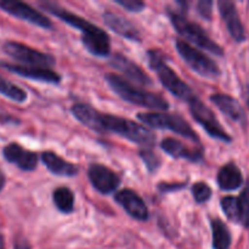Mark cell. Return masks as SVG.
Instances as JSON below:
<instances>
[{
	"label": "cell",
	"mask_w": 249,
	"mask_h": 249,
	"mask_svg": "<svg viewBox=\"0 0 249 249\" xmlns=\"http://www.w3.org/2000/svg\"><path fill=\"white\" fill-rule=\"evenodd\" d=\"M71 111L77 121L97 133H114L131 142L139 143L145 147H151L155 143V134L148 128L130 119L101 113L85 104L74 105Z\"/></svg>",
	"instance_id": "6da1fadb"
},
{
	"label": "cell",
	"mask_w": 249,
	"mask_h": 249,
	"mask_svg": "<svg viewBox=\"0 0 249 249\" xmlns=\"http://www.w3.org/2000/svg\"><path fill=\"white\" fill-rule=\"evenodd\" d=\"M40 6L49 14L58 17L61 21L79 29L82 32V43L84 48L89 51L91 55L97 57H107L111 53V40L109 36L101 29L100 27L95 26L91 22L87 21L83 17L68 11L65 7L60 6L55 2H40Z\"/></svg>",
	"instance_id": "7a4b0ae2"
},
{
	"label": "cell",
	"mask_w": 249,
	"mask_h": 249,
	"mask_svg": "<svg viewBox=\"0 0 249 249\" xmlns=\"http://www.w3.org/2000/svg\"><path fill=\"white\" fill-rule=\"evenodd\" d=\"M105 79L112 88V90L124 101L160 112H164L169 108L168 101L163 99L160 95L147 91V90L139 89L133 83L128 82L119 75L113 74V73H107L105 75Z\"/></svg>",
	"instance_id": "3957f363"
},
{
	"label": "cell",
	"mask_w": 249,
	"mask_h": 249,
	"mask_svg": "<svg viewBox=\"0 0 249 249\" xmlns=\"http://www.w3.org/2000/svg\"><path fill=\"white\" fill-rule=\"evenodd\" d=\"M168 15H169L170 22H172V24L174 26L175 31H177L182 38L186 39L190 43L195 44V45L198 46V48L203 49V50L209 51V53H212L213 55H225L224 49L221 48L218 43H215L199 24L189 21V19L186 18V16L184 15V12L175 11V10H168ZM184 39H182V40H184Z\"/></svg>",
	"instance_id": "277c9868"
},
{
	"label": "cell",
	"mask_w": 249,
	"mask_h": 249,
	"mask_svg": "<svg viewBox=\"0 0 249 249\" xmlns=\"http://www.w3.org/2000/svg\"><path fill=\"white\" fill-rule=\"evenodd\" d=\"M148 66L157 73L158 79L163 87L177 96L178 99L189 102L195 96L191 88L180 79L179 75L167 65V58L160 50H150L147 53Z\"/></svg>",
	"instance_id": "5b68a950"
},
{
	"label": "cell",
	"mask_w": 249,
	"mask_h": 249,
	"mask_svg": "<svg viewBox=\"0 0 249 249\" xmlns=\"http://www.w3.org/2000/svg\"><path fill=\"white\" fill-rule=\"evenodd\" d=\"M138 119L150 128L170 130L192 142L198 145L201 143L196 131L182 117L178 114H169L165 112H145V113H138Z\"/></svg>",
	"instance_id": "8992f818"
},
{
	"label": "cell",
	"mask_w": 249,
	"mask_h": 249,
	"mask_svg": "<svg viewBox=\"0 0 249 249\" xmlns=\"http://www.w3.org/2000/svg\"><path fill=\"white\" fill-rule=\"evenodd\" d=\"M175 49L186 65L201 77L208 79H216L220 77L221 71L218 63L202 53L199 49H196L182 39L175 40Z\"/></svg>",
	"instance_id": "52a82bcc"
},
{
	"label": "cell",
	"mask_w": 249,
	"mask_h": 249,
	"mask_svg": "<svg viewBox=\"0 0 249 249\" xmlns=\"http://www.w3.org/2000/svg\"><path fill=\"white\" fill-rule=\"evenodd\" d=\"M189 106L190 112H191L195 121H196L199 125H202V128L206 130V133L208 134L211 138L216 139V140L219 141H223V142L225 143L232 142V138H231L230 134L223 128V125H221L220 122L218 121V118H216V116L214 114V112L212 111L203 101H201L196 95L189 101Z\"/></svg>",
	"instance_id": "ba28073f"
},
{
	"label": "cell",
	"mask_w": 249,
	"mask_h": 249,
	"mask_svg": "<svg viewBox=\"0 0 249 249\" xmlns=\"http://www.w3.org/2000/svg\"><path fill=\"white\" fill-rule=\"evenodd\" d=\"M4 51L16 61L23 63V66H32V67L49 68L53 67L56 63L55 57L49 53L34 50L31 46L17 41H6L4 44Z\"/></svg>",
	"instance_id": "9c48e42d"
},
{
	"label": "cell",
	"mask_w": 249,
	"mask_h": 249,
	"mask_svg": "<svg viewBox=\"0 0 249 249\" xmlns=\"http://www.w3.org/2000/svg\"><path fill=\"white\" fill-rule=\"evenodd\" d=\"M0 9L11 16L29 22L40 28L51 29L53 27V22L45 15H43L34 7L29 6L26 2L15 1V0H0Z\"/></svg>",
	"instance_id": "30bf717a"
},
{
	"label": "cell",
	"mask_w": 249,
	"mask_h": 249,
	"mask_svg": "<svg viewBox=\"0 0 249 249\" xmlns=\"http://www.w3.org/2000/svg\"><path fill=\"white\" fill-rule=\"evenodd\" d=\"M88 177L92 186L102 195H109L121 185V178L106 165L92 164L88 170Z\"/></svg>",
	"instance_id": "8fae6325"
},
{
	"label": "cell",
	"mask_w": 249,
	"mask_h": 249,
	"mask_svg": "<svg viewBox=\"0 0 249 249\" xmlns=\"http://www.w3.org/2000/svg\"><path fill=\"white\" fill-rule=\"evenodd\" d=\"M218 7L221 18H223L224 23L228 28L229 34L232 36L233 40L236 43L246 41V39H247L246 29L242 21H241L240 14H238L235 2L230 1V0H220V1H218Z\"/></svg>",
	"instance_id": "7c38bea8"
},
{
	"label": "cell",
	"mask_w": 249,
	"mask_h": 249,
	"mask_svg": "<svg viewBox=\"0 0 249 249\" xmlns=\"http://www.w3.org/2000/svg\"><path fill=\"white\" fill-rule=\"evenodd\" d=\"M109 65L114 70L121 72L125 77L124 79L128 80V82L136 83V84L142 85V87H151L153 84L152 79L148 77V74H146L135 62L129 60L126 56L122 55V53L112 55L109 58Z\"/></svg>",
	"instance_id": "4fadbf2b"
},
{
	"label": "cell",
	"mask_w": 249,
	"mask_h": 249,
	"mask_svg": "<svg viewBox=\"0 0 249 249\" xmlns=\"http://www.w3.org/2000/svg\"><path fill=\"white\" fill-rule=\"evenodd\" d=\"M117 203L126 212L128 215L138 221H146L150 216L148 208L143 199L133 190H122L114 196Z\"/></svg>",
	"instance_id": "5bb4252c"
},
{
	"label": "cell",
	"mask_w": 249,
	"mask_h": 249,
	"mask_svg": "<svg viewBox=\"0 0 249 249\" xmlns=\"http://www.w3.org/2000/svg\"><path fill=\"white\" fill-rule=\"evenodd\" d=\"M0 67L14 74L21 75L28 79L38 80L41 83H49V84H58L61 82V75L56 73L55 71L50 68H40V67H32V66L23 65H14V63L0 62Z\"/></svg>",
	"instance_id": "9a60e30c"
},
{
	"label": "cell",
	"mask_w": 249,
	"mask_h": 249,
	"mask_svg": "<svg viewBox=\"0 0 249 249\" xmlns=\"http://www.w3.org/2000/svg\"><path fill=\"white\" fill-rule=\"evenodd\" d=\"M211 101L232 122L240 124L243 128L248 125V117L246 109L243 108L237 99L228 94H213L211 96Z\"/></svg>",
	"instance_id": "2e32d148"
},
{
	"label": "cell",
	"mask_w": 249,
	"mask_h": 249,
	"mask_svg": "<svg viewBox=\"0 0 249 249\" xmlns=\"http://www.w3.org/2000/svg\"><path fill=\"white\" fill-rule=\"evenodd\" d=\"M5 160L16 165L24 172H32L38 165V155L33 151L26 150L18 143H9L2 150Z\"/></svg>",
	"instance_id": "e0dca14e"
},
{
	"label": "cell",
	"mask_w": 249,
	"mask_h": 249,
	"mask_svg": "<svg viewBox=\"0 0 249 249\" xmlns=\"http://www.w3.org/2000/svg\"><path fill=\"white\" fill-rule=\"evenodd\" d=\"M160 147L165 153L173 158H181V160H190V162H201L203 160V148L201 147H187L185 143L177 139L167 138L160 142Z\"/></svg>",
	"instance_id": "ac0fdd59"
},
{
	"label": "cell",
	"mask_w": 249,
	"mask_h": 249,
	"mask_svg": "<svg viewBox=\"0 0 249 249\" xmlns=\"http://www.w3.org/2000/svg\"><path fill=\"white\" fill-rule=\"evenodd\" d=\"M104 21L106 26L118 36H123L128 40L136 41V43L141 41L140 32L136 29V27L130 21H128L124 17L119 16V15L114 14L112 11H106L104 14Z\"/></svg>",
	"instance_id": "d6986e66"
},
{
	"label": "cell",
	"mask_w": 249,
	"mask_h": 249,
	"mask_svg": "<svg viewBox=\"0 0 249 249\" xmlns=\"http://www.w3.org/2000/svg\"><path fill=\"white\" fill-rule=\"evenodd\" d=\"M216 182L223 191H235L245 184L242 172L235 163H228L219 169L216 175Z\"/></svg>",
	"instance_id": "ffe728a7"
},
{
	"label": "cell",
	"mask_w": 249,
	"mask_h": 249,
	"mask_svg": "<svg viewBox=\"0 0 249 249\" xmlns=\"http://www.w3.org/2000/svg\"><path fill=\"white\" fill-rule=\"evenodd\" d=\"M41 160L45 164V167L48 168L49 172L53 173L56 177L72 178L75 177L79 172L77 165L67 162V160L61 158L56 153L51 152V151H46V152L41 153Z\"/></svg>",
	"instance_id": "44dd1931"
},
{
	"label": "cell",
	"mask_w": 249,
	"mask_h": 249,
	"mask_svg": "<svg viewBox=\"0 0 249 249\" xmlns=\"http://www.w3.org/2000/svg\"><path fill=\"white\" fill-rule=\"evenodd\" d=\"M212 233H213V249H230L232 236L228 225L221 219H212Z\"/></svg>",
	"instance_id": "7402d4cb"
},
{
	"label": "cell",
	"mask_w": 249,
	"mask_h": 249,
	"mask_svg": "<svg viewBox=\"0 0 249 249\" xmlns=\"http://www.w3.org/2000/svg\"><path fill=\"white\" fill-rule=\"evenodd\" d=\"M53 199L55 207L63 214H71L74 211V194L68 187H58L53 191Z\"/></svg>",
	"instance_id": "603a6c76"
},
{
	"label": "cell",
	"mask_w": 249,
	"mask_h": 249,
	"mask_svg": "<svg viewBox=\"0 0 249 249\" xmlns=\"http://www.w3.org/2000/svg\"><path fill=\"white\" fill-rule=\"evenodd\" d=\"M0 94L4 95L7 99L12 100V101L18 102V104L27 101V92L19 87L15 85L14 83L4 79L1 75H0Z\"/></svg>",
	"instance_id": "cb8c5ba5"
},
{
	"label": "cell",
	"mask_w": 249,
	"mask_h": 249,
	"mask_svg": "<svg viewBox=\"0 0 249 249\" xmlns=\"http://www.w3.org/2000/svg\"><path fill=\"white\" fill-rule=\"evenodd\" d=\"M224 214L230 221L241 225V207L237 197L226 196L220 202Z\"/></svg>",
	"instance_id": "d4e9b609"
},
{
	"label": "cell",
	"mask_w": 249,
	"mask_h": 249,
	"mask_svg": "<svg viewBox=\"0 0 249 249\" xmlns=\"http://www.w3.org/2000/svg\"><path fill=\"white\" fill-rule=\"evenodd\" d=\"M241 207V225L249 228V179L246 181L245 189L237 197Z\"/></svg>",
	"instance_id": "484cf974"
},
{
	"label": "cell",
	"mask_w": 249,
	"mask_h": 249,
	"mask_svg": "<svg viewBox=\"0 0 249 249\" xmlns=\"http://www.w3.org/2000/svg\"><path fill=\"white\" fill-rule=\"evenodd\" d=\"M140 158L150 173H155L160 167V158L150 147H145L140 151Z\"/></svg>",
	"instance_id": "4316f807"
},
{
	"label": "cell",
	"mask_w": 249,
	"mask_h": 249,
	"mask_svg": "<svg viewBox=\"0 0 249 249\" xmlns=\"http://www.w3.org/2000/svg\"><path fill=\"white\" fill-rule=\"evenodd\" d=\"M212 194H213V191L206 182H196L192 186V195H194L195 201L199 204L208 202L212 198Z\"/></svg>",
	"instance_id": "83f0119b"
},
{
	"label": "cell",
	"mask_w": 249,
	"mask_h": 249,
	"mask_svg": "<svg viewBox=\"0 0 249 249\" xmlns=\"http://www.w3.org/2000/svg\"><path fill=\"white\" fill-rule=\"evenodd\" d=\"M116 4L130 12H141L146 6L145 2L140 0H116Z\"/></svg>",
	"instance_id": "f1b7e54d"
},
{
	"label": "cell",
	"mask_w": 249,
	"mask_h": 249,
	"mask_svg": "<svg viewBox=\"0 0 249 249\" xmlns=\"http://www.w3.org/2000/svg\"><path fill=\"white\" fill-rule=\"evenodd\" d=\"M197 11L199 16L203 17L206 21H209L213 15V1L212 0H201L197 2Z\"/></svg>",
	"instance_id": "f546056e"
},
{
	"label": "cell",
	"mask_w": 249,
	"mask_h": 249,
	"mask_svg": "<svg viewBox=\"0 0 249 249\" xmlns=\"http://www.w3.org/2000/svg\"><path fill=\"white\" fill-rule=\"evenodd\" d=\"M186 186L185 182H179V184H160L158 185V190L163 194H167V192L172 191H179V190L184 189Z\"/></svg>",
	"instance_id": "4dcf8cb0"
},
{
	"label": "cell",
	"mask_w": 249,
	"mask_h": 249,
	"mask_svg": "<svg viewBox=\"0 0 249 249\" xmlns=\"http://www.w3.org/2000/svg\"><path fill=\"white\" fill-rule=\"evenodd\" d=\"M14 249H31V246H29V243L27 242V241L22 240V241H17V242L15 243Z\"/></svg>",
	"instance_id": "1f68e13d"
},
{
	"label": "cell",
	"mask_w": 249,
	"mask_h": 249,
	"mask_svg": "<svg viewBox=\"0 0 249 249\" xmlns=\"http://www.w3.org/2000/svg\"><path fill=\"white\" fill-rule=\"evenodd\" d=\"M242 94H243V99H245V101H246V105H247V107L249 109V83L243 87Z\"/></svg>",
	"instance_id": "d6a6232c"
},
{
	"label": "cell",
	"mask_w": 249,
	"mask_h": 249,
	"mask_svg": "<svg viewBox=\"0 0 249 249\" xmlns=\"http://www.w3.org/2000/svg\"><path fill=\"white\" fill-rule=\"evenodd\" d=\"M5 182H6V178H5V175H4V173H2V170L0 169V192H1L2 189H4Z\"/></svg>",
	"instance_id": "836d02e7"
},
{
	"label": "cell",
	"mask_w": 249,
	"mask_h": 249,
	"mask_svg": "<svg viewBox=\"0 0 249 249\" xmlns=\"http://www.w3.org/2000/svg\"><path fill=\"white\" fill-rule=\"evenodd\" d=\"M0 249H5V243H4V237L0 235Z\"/></svg>",
	"instance_id": "e575fe53"
}]
</instances>
